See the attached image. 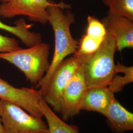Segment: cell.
<instances>
[{
  "mask_svg": "<svg viewBox=\"0 0 133 133\" xmlns=\"http://www.w3.org/2000/svg\"><path fill=\"white\" fill-rule=\"evenodd\" d=\"M32 26V24H27L25 20L23 18L15 21L14 26L5 24L0 20L1 30L14 35L28 47L33 46L42 42V37L41 34L30 30Z\"/></svg>",
  "mask_w": 133,
  "mask_h": 133,
  "instance_id": "12",
  "label": "cell"
},
{
  "mask_svg": "<svg viewBox=\"0 0 133 133\" xmlns=\"http://www.w3.org/2000/svg\"><path fill=\"white\" fill-rule=\"evenodd\" d=\"M81 64L74 56L67 58L53 74L42 97L55 112L60 113L64 90Z\"/></svg>",
  "mask_w": 133,
  "mask_h": 133,
  "instance_id": "6",
  "label": "cell"
},
{
  "mask_svg": "<svg viewBox=\"0 0 133 133\" xmlns=\"http://www.w3.org/2000/svg\"><path fill=\"white\" fill-rule=\"evenodd\" d=\"M0 133H4L3 127V125H2V123L1 117H0Z\"/></svg>",
  "mask_w": 133,
  "mask_h": 133,
  "instance_id": "19",
  "label": "cell"
},
{
  "mask_svg": "<svg viewBox=\"0 0 133 133\" xmlns=\"http://www.w3.org/2000/svg\"><path fill=\"white\" fill-rule=\"evenodd\" d=\"M49 45L42 42L26 49L0 53V59L14 65L23 73L27 81L36 85L49 69Z\"/></svg>",
  "mask_w": 133,
  "mask_h": 133,
  "instance_id": "3",
  "label": "cell"
},
{
  "mask_svg": "<svg viewBox=\"0 0 133 133\" xmlns=\"http://www.w3.org/2000/svg\"><path fill=\"white\" fill-rule=\"evenodd\" d=\"M42 98L38 90L26 87L16 88L0 77V99L12 102L29 114L41 118L43 114L39 105Z\"/></svg>",
  "mask_w": 133,
  "mask_h": 133,
  "instance_id": "8",
  "label": "cell"
},
{
  "mask_svg": "<svg viewBox=\"0 0 133 133\" xmlns=\"http://www.w3.org/2000/svg\"><path fill=\"white\" fill-rule=\"evenodd\" d=\"M0 17L11 18L23 15L34 22L48 23V8L55 2L50 0H0Z\"/></svg>",
  "mask_w": 133,
  "mask_h": 133,
  "instance_id": "5",
  "label": "cell"
},
{
  "mask_svg": "<svg viewBox=\"0 0 133 133\" xmlns=\"http://www.w3.org/2000/svg\"><path fill=\"white\" fill-rule=\"evenodd\" d=\"M71 5L63 1L55 3L48 9V23L51 25L54 35V51L49 69L43 79L36 85V88L43 96L53 74L68 56L74 54L78 42L73 38L71 26L76 22L74 14L70 10Z\"/></svg>",
  "mask_w": 133,
  "mask_h": 133,
  "instance_id": "1",
  "label": "cell"
},
{
  "mask_svg": "<svg viewBox=\"0 0 133 133\" xmlns=\"http://www.w3.org/2000/svg\"><path fill=\"white\" fill-rule=\"evenodd\" d=\"M104 40L92 37L86 34L83 35L78 42V48L73 56L77 59L81 64L95 52Z\"/></svg>",
  "mask_w": 133,
  "mask_h": 133,
  "instance_id": "15",
  "label": "cell"
},
{
  "mask_svg": "<svg viewBox=\"0 0 133 133\" xmlns=\"http://www.w3.org/2000/svg\"><path fill=\"white\" fill-rule=\"evenodd\" d=\"M110 129L115 133L133 130V114L114 99L104 115Z\"/></svg>",
  "mask_w": 133,
  "mask_h": 133,
  "instance_id": "11",
  "label": "cell"
},
{
  "mask_svg": "<svg viewBox=\"0 0 133 133\" xmlns=\"http://www.w3.org/2000/svg\"><path fill=\"white\" fill-rule=\"evenodd\" d=\"M114 99V93L108 86L87 88L82 100L81 110L96 112L104 115Z\"/></svg>",
  "mask_w": 133,
  "mask_h": 133,
  "instance_id": "10",
  "label": "cell"
},
{
  "mask_svg": "<svg viewBox=\"0 0 133 133\" xmlns=\"http://www.w3.org/2000/svg\"><path fill=\"white\" fill-rule=\"evenodd\" d=\"M0 117L4 133H49L42 118L34 117L9 100L0 99Z\"/></svg>",
  "mask_w": 133,
  "mask_h": 133,
  "instance_id": "4",
  "label": "cell"
},
{
  "mask_svg": "<svg viewBox=\"0 0 133 133\" xmlns=\"http://www.w3.org/2000/svg\"><path fill=\"white\" fill-rule=\"evenodd\" d=\"M87 89L81 64L76 69L63 94L60 113L63 120H68L79 114L82 100Z\"/></svg>",
  "mask_w": 133,
  "mask_h": 133,
  "instance_id": "7",
  "label": "cell"
},
{
  "mask_svg": "<svg viewBox=\"0 0 133 133\" xmlns=\"http://www.w3.org/2000/svg\"><path fill=\"white\" fill-rule=\"evenodd\" d=\"M116 50L114 38L107 34L98 50L82 62L87 88L108 86L116 74L114 55Z\"/></svg>",
  "mask_w": 133,
  "mask_h": 133,
  "instance_id": "2",
  "label": "cell"
},
{
  "mask_svg": "<svg viewBox=\"0 0 133 133\" xmlns=\"http://www.w3.org/2000/svg\"><path fill=\"white\" fill-rule=\"evenodd\" d=\"M20 49L21 48L17 39L0 34V53L10 52Z\"/></svg>",
  "mask_w": 133,
  "mask_h": 133,
  "instance_id": "18",
  "label": "cell"
},
{
  "mask_svg": "<svg viewBox=\"0 0 133 133\" xmlns=\"http://www.w3.org/2000/svg\"><path fill=\"white\" fill-rule=\"evenodd\" d=\"M39 108L46 120L49 133H79L76 126L68 124L59 117L43 97L40 100Z\"/></svg>",
  "mask_w": 133,
  "mask_h": 133,
  "instance_id": "13",
  "label": "cell"
},
{
  "mask_svg": "<svg viewBox=\"0 0 133 133\" xmlns=\"http://www.w3.org/2000/svg\"><path fill=\"white\" fill-rule=\"evenodd\" d=\"M107 33L114 38L117 50L133 48V21L109 12L102 20Z\"/></svg>",
  "mask_w": 133,
  "mask_h": 133,
  "instance_id": "9",
  "label": "cell"
},
{
  "mask_svg": "<svg viewBox=\"0 0 133 133\" xmlns=\"http://www.w3.org/2000/svg\"><path fill=\"white\" fill-rule=\"evenodd\" d=\"M87 26L86 33L92 37L104 40L107 31L102 21L94 16L89 15L87 18Z\"/></svg>",
  "mask_w": 133,
  "mask_h": 133,
  "instance_id": "17",
  "label": "cell"
},
{
  "mask_svg": "<svg viewBox=\"0 0 133 133\" xmlns=\"http://www.w3.org/2000/svg\"><path fill=\"white\" fill-rule=\"evenodd\" d=\"M109 13L123 16L133 21V0H102Z\"/></svg>",
  "mask_w": 133,
  "mask_h": 133,
  "instance_id": "16",
  "label": "cell"
},
{
  "mask_svg": "<svg viewBox=\"0 0 133 133\" xmlns=\"http://www.w3.org/2000/svg\"><path fill=\"white\" fill-rule=\"evenodd\" d=\"M116 74L108 87L114 94L121 92L125 86L133 82V66H126L117 62L115 64Z\"/></svg>",
  "mask_w": 133,
  "mask_h": 133,
  "instance_id": "14",
  "label": "cell"
}]
</instances>
